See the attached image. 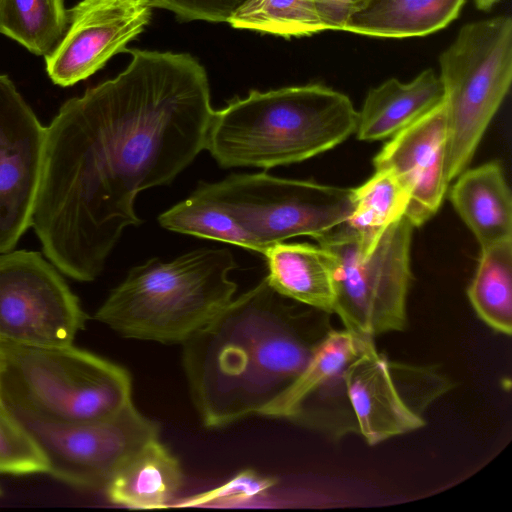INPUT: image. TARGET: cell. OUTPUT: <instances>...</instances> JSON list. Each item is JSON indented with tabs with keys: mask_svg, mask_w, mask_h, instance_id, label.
Segmentation results:
<instances>
[{
	"mask_svg": "<svg viewBox=\"0 0 512 512\" xmlns=\"http://www.w3.org/2000/svg\"><path fill=\"white\" fill-rule=\"evenodd\" d=\"M115 78L67 100L46 127L31 227L64 275L96 279L138 193L170 183L206 148L214 113L204 67L190 54L128 50Z\"/></svg>",
	"mask_w": 512,
	"mask_h": 512,
	"instance_id": "6da1fadb",
	"label": "cell"
},
{
	"mask_svg": "<svg viewBox=\"0 0 512 512\" xmlns=\"http://www.w3.org/2000/svg\"><path fill=\"white\" fill-rule=\"evenodd\" d=\"M329 315L284 297L265 277L186 340L183 367L203 425L262 416L308 364Z\"/></svg>",
	"mask_w": 512,
	"mask_h": 512,
	"instance_id": "7a4b0ae2",
	"label": "cell"
},
{
	"mask_svg": "<svg viewBox=\"0 0 512 512\" xmlns=\"http://www.w3.org/2000/svg\"><path fill=\"white\" fill-rule=\"evenodd\" d=\"M357 122L351 100L322 84L251 90L214 111L205 149L223 168L269 169L334 148Z\"/></svg>",
	"mask_w": 512,
	"mask_h": 512,
	"instance_id": "3957f363",
	"label": "cell"
},
{
	"mask_svg": "<svg viewBox=\"0 0 512 512\" xmlns=\"http://www.w3.org/2000/svg\"><path fill=\"white\" fill-rule=\"evenodd\" d=\"M228 249H200L165 262L135 266L94 318L126 338L183 344L233 299Z\"/></svg>",
	"mask_w": 512,
	"mask_h": 512,
	"instance_id": "277c9868",
	"label": "cell"
},
{
	"mask_svg": "<svg viewBox=\"0 0 512 512\" xmlns=\"http://www.w3.org/2000/svg\"><path fill=\"white\" fill-rule=\"evenodd\" d=\"M122 366L77 348L0 341V398L17 418L56 423L113 416L132 402Z\"/></svg>",
	"mask_w": 512,
	"mask_h": 512,
	"instance_id": "5b68a950",
	"label": "cell"
},
{
	"mask_svg": "<svg viewBox=\"0 0 512 512\" xmlns=\"http://www.w3.org/2000/svg\"><path fill=\"white\" fill-rule=\"evenodd\" d=\"M447 120L445 176L467 168L512 80L510 16L468 23L439 58Z\"/></svg>",
	"mask_w": 512,
	"mask_h": 512,
	"instance_id": "8992f818",
	"label": "cell"
},
{
	"mask_svg": "<svg viewBox=\"0 0 512 512\" xmlns=\"http://www.w3.org/2000/svg\"><path fill=\"white\" fill-rule=\"evenodd\" d=\"M413 228L402 216L367 254L346 222L313 238L333 257V313L345 329L374 339L405 328Z\"/></svg>",
	"mask_w": 512,
	"mask_h": 512,
	"instance_id": "52a82bcc",
	"label": "cell"
},
{
	"mask_svg": "<svg viewBox=\"0 0 512 512\" xmlns=\"http://www.w3.org/2000/svg\"><path fill=\"white\" fill-rule=\"evenodd\" d=\"M198 192L222 206L258 246V253L297 236L312 238L346 222L353 189L266 173L232 174Z\"/></svg>",
	"mask_w": 512,
	"mask_h": 512,
	"instance_id": "ba28073f",
	"label": "cell"
},
{
	"mask_svg": "<svg viewBox=\"0 0 512 512\" xmlns=\"http://www.w3.org/2000/svg\"><path fill=\"white\" fill-rule=\"evenodd\" d=\"M17 419L39 448L45 473L82 489H104L133 454L159 437L158 424L139 412L133 402L98 420L56 423Z\"/></svg>",
	"mask_w": 512,
	"mask_h": 512,
	"instance_id": "9c48e42d",
	"label": "cell"
},
{
	"mask_svg": "<svg viewBox=\"0 0 512 512\" xmlns=\"http://www.w3.org/2000/svg\"><path fill=\"white\" fill-rule=\"evenodd\" d=\"M356 431L370 446L425 426L424 413L454 383L439 368L388 359L375 345L346 369Z\"/></svg>",
	"mask_w": 512,
	"mask_h": 512,
	"instance_id": "30bf717a",
	"label": "cell"
},
{
	"mask_svg": "<svg viewBox=\"0 0 512 512\" xmlns=\"http://www.w3.org/2000/svg\"><path fill=\"white\" fill-rule=\"evenodd\" d=\"M59 272L36 251L0 254V341L73 344L87 316Z\"/></svg>",
	"mask_w": 512,
	"mask_h": 512,
	"instance_id": "8fae6325",
	"label": "cell"
},
{
	"mask_svg": "<svg viewBox=\"0 0 512 512\" xmlns=\"http://www.w3.org/2000/svg\"><path fill=\"white\" fill-rule=\"evenodd\" d=\"M374 339L330 328L297 379L263 412L339 440L356 434L345 373Z\"/></svg>",
	"mask_w": 512,
	"mask_h": 512,
	"instance_id": "7c38bea8",
	"label": "cell"
},
{
	"mask_svg": "<svg viewBox=\"0 0 512 512\" xmlns=\"http://www.w3.org/2000/svg\"><path fill=\"white\" fill-rule=\"evenodd\" d=\"M45 142L46 127L0 74V254L12 251L31 227Z\"/></svg>",
	"mask_w": 512,
	"mask_h": 512,
	"instance_id": "4fadbf2b",
	"label": "cell"
},
{
	"mask_svg": "<svg viewBox=\"0 0 512 512\" xmlns=\"http://www.w3.org/2000/svg\"><path fill=\"white\" fill-rule=\"evenodd\" d=\"M149 0H81L68 10L67 31L45 57L52 82L67 87L85 80L149 24Z\"/></svg>",
	"mask_w": 512,
	"mask_h": 512,
	"instance_id": "5bb4252c",
	"label": "cell"
},
{
	"mask_svg": "<svg viewBox=\"0 0 512 512\" xmlns=\"http://www.w3.org/2000/svg\"><path fill=\"white\" fill-rule=\"evenodd\" d=\"M447 120L444 101L394 134L374 157L375 170L392 171L410 195L405 216L414 227L439 209L445 176Z\"/></svg>",
	"mask_w": 512,
	"mask_h": 512,
	"instance_id": "9a60e30c",
	"label": "cell"
},
{
	"mask_svg": "<svg viewBox=\"0 0 512 512\" xmlns=\"http://www.w3.org/2000/svg\"><path fill=\"white\" fill-rule=\"evenodd\" d=\"M443 101L442 82L432 69L407 83L388 79L368 92L358 112L357 137L363 141L391 137Z\"/></svg>",
	"mask_w": 512,
	"mask_h": 512,
	"instance_id": "2e32d148",
	"label": "cell"
},
{
	"mask_svg": "<svg viewBox=\"0 0 512 512\" xmlns=\"http://www.w3.org/2000/svg\"><path fill=\"white\" fill-rule=\"evenodd\" d=\"M450 199L481 249L512 239L511 192L497 162L463 171Z\"/></svg>",
	"mask_w": 512,
	"mask_h": 512,
	"instance_id": "e0dca14e",
	"label": "cell"
},
{
	"mask_svg": "<svg viewBox=\"0 0 512 512\" xmlns=\"http://www.w3.org/2000/svg\"><path fill=\"white\" fill-rule=\"evenodd\" d=\"M269 284L297 303L333 313L334 262L320 245L279 242L264 254Z\"/></svg>",
	"mask_w": 512,
	"mask_h": 512,
	"instance_id": "ac0fdd59",
	"label": "cell"
},
{
	"mask_svg": "<svg viewBox=\"0 0 512 512\" xmlns=\"http://www.w3.org/2000/svg\"><path fill=\"white\" fill-rule=\"evenodd\" d=\"M182 484L179 460L157 438L133 454L104 489L116 505L158 509L172 503Z\"/></svg>",
	"mask_w": 512,
	"mask_h": 512,
	"instance_id": "d6986e66",
	"label": "cell"
},
{
	"mask_svg": "<svg viewBox=\"0 0 512 512\" xmlns=\"http://www.w3.org/2000/svg\"><path fill=\"white\" fill-rule=\"evenodd\" d=\"M465 0H370L344 31L360 35L406 38L434 33L452 22Z\"/></svg>",
	"mask_w": 512,
	"mask_h": 512,
	"instance_id": "ffe728a7",
	"label": "cell"
},
{
	"mask_svg": "<svg viewBox=\"0 0 512 512\" xmlns=\"http://www.w3.org/2000/svg\"><path fill=\"white\" fill-rule=\"evenodd\" d=\"M469 301L478 317L495 332L512 333V239L481 249Z\"/></svg>",
	"mask_w": 512,
	"mask_h": 512,
	"instance_id": "44dd1931",
	"label": "cell"
},
{
	"mask_svg": "<svg viewBox=\"0 0 512 512\" xmlns=\"http://www.w3.org/2000/svg\"><path fill=\"white\" fill-rule=\"evenodd\" d=\"M410 195L390 170H375L374 175L353 189L352 214L346 223L356 232L362 254L369 253L384 231L405 215Z\"/></svg>",
	"mask_w": 512,
	"mask_h": 512,
	"instance_id": "7402d4cb",
	"label": "cell"
},
{
	"mask_svg": "<svg viewBox=\"0 0 512 512\" xmlns=\"http://www.w3.org/2000/svg\"><path fill=\"white\" fill-rule=\"evenodd\" d=\"M64 0H0V33L35 55L48 56L68 28Z\"/></svg>",
	"mask_w": 512,
	"mask_h": 512,
	"instance_id": "603a6c76",
	"label": "cell"
},
{
	"mask_svg": "<svg viewBox=\"0 0 512 512\" xmlns=\"http://www.w3.org/2000/svg\"><path fill=\"white\" fill-rule=\"evenodd\" d=\"M158 221L170 231L211 239L258 252L253 238L212 199L195 190L189 198L163 212Z\"/></svg>",
	"mask_w": 512,
	"mask_h": 512,
	"instance_id": "cb8c5ba5",
	"label": "cell"
},
{
	"mask_svg": "<svg viewBox=\"0 0 512 512\" xmlns=\"http://www.w3.org/2000/svg\"><path fill=\"white\" fill-rule=\"evenodd\" d=\"M227 23L236 29L285 38L324 31L314 0H246Z\"/></svg>",
	"mask_w": 512,
	"mask_h": 512,
	"instance_id": "d4e9b609",
	"label": "cell"
},
{
	"mask_svg": "<svg viewBox=\"0 0 512 512\" xmlns=\"http://www.w3.org/2000/svg\"><path fill=\"white\" fill-rule=\"evenodd\" d=\"M44 458L33 438L0 398V473H45Z\"/></svg>",
	"mask_w": 512,
	"mask_h": 512,
	"instance_id": "484cf974",
	"label": "cell"
},
{
	"mask_svg": "<svg viewBox=\"0 0 512 512\" xmlns=\"http://www.w3.org/2000/svg\"><path fill=\"white\" fill-rule=\"evenodd\" d=\"M277 482L275 477L265 476L252 469H245L224 484L185 498L174 506L204 507L236 505L265 494L272 489Z\"/></svg>",
	"mask_w": 512,
	"mask_h": 512,
	"instance_id": "4316f807",
	"label": "cell"
},
{
	"mask_svg": "<svg viewBox=\"0 0 512 512\" xmlns=\"http://www.w3.org/2000/svg\"><path fill=\"white\" fill-rule=\"evenodd\" d=\"M153 7L173 12L182 21L228 22L246 0H149Z\"/></svg>",
	"mask_w": 512,
	"mask_h": 512,
	"instance_id": "83f0119b",
	"label": "cell"
},
{
	"mask_svg": "<svg viewBox=\"0 0 512 512\" xmlns=\"http://www.w3.org/2000/svg\"><path fill=\"white\" fill-rule=\"evenodd\" d=\"M370 0H314L316 14L325 30L344 31L350 18Z\"/></svg>",
	"mask_w": 512,
	"mask_h": 512,
	"instance_id": "f1b7e54d",
	"label": "cell"
},
{
	"mask_svg": "<svg viewBox=\"0 0 512 512\" xmlns=\"http://www.w3.org/2000/svg\"><path fill=\"white\" fill-rule=\"evenodd\" d=\"M500 0H474L480 10L488 11Z\"/></svg>",
	"mask_w": 512,
	"mask_h": 512,
	"instance_id": "f546056e",
	"label": "cell"
},
{
	"mask_svg": "<svg viewBox=\"0 0 512 512\" xmlns=\"http://www.w3.org/2000/svg\"><path fill=\"white\" fill-rule=\"evenodd\" d=\"M0 493H1V490H0Z\"/></svg>",
	"mask_w": 512,
	"mask_h": 512,
	"instance_id": "4dcf8cb0",
	"label": "cell"
}]
</instances>
